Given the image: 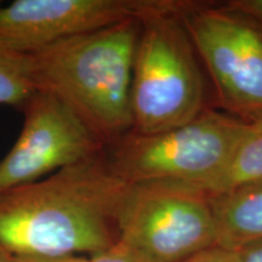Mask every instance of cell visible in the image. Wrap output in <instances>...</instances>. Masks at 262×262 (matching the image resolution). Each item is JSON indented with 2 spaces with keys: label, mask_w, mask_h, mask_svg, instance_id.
<instances>
[{
  "label": "cell",
  "mask_w": 262,
  "mask_h": 262,
  "mask_svg": "<svg viewBox=\"0 0 262 262\" xmlns=\"http://www.w3.org/2000/svg\"><path fill=\"white\" fill-rule=\"evenodd\" d=\"M127 188L100 156L0 192V245L21 257L98 253L118 239Z\"/></svg>",
  "instance_id": "1"
},
{
  "label": "cell",
  "mask_w": 262,
  "mask_h": 262,
  "mask_svg": "<svg viewBox=\"0 0 262 262\" xmlns=\"http://www.w3.org/2000/svg\"><path fill=\"white\" fill-rule=\"evenodd\" d=\"M141 22L129 19L27 52L35 91L58 98L104 146L133 130L131 83Z\"/></svg>",
  "instance_id": "2"
},
{
  "label": "cell",
  "mask_w": 262,
  "mask_h": 262,
  "mask_svg": "<svg viewBox=\"0 0 262 262\" xmlns=\"http://www.w3.org/2000/svg\"><path fill=\"white\" fill-rule=\"evenodd\" d=\"M247 122L203 111L185 125L155 135L129 133L113 145L108 168L127 185L166 182L210 195L228 168Z\"/></svg>",
  "instance_id": "3"
},
{
  "label": "cell",
  "mask_w": 262,
  "mask_h": 262,
  "mask_svg": "<svg viewBox=\"0 0 262 262\" xmlns=\"http://www.w3.org/2000/svg\"><path fill=\"white\" fill-rule=\"evenodd\" d=\"M181 14L141 22L131 83V133L137 135L176 129L204 111L202 72Z\"/></svg>",
  "instance_id": "4"
},
{
  "label": "cell",
  "mask_w": 262,
  "mask_h": 262,
  "mask_svg": "<svg viewBox=\"0 0 262 262\" xmlns=\"http://www.w3.org/2000/svg\"><path fill=\"white\" fill-rule=\"evenodd\" d=\"M117 231L155 262H182L217 241L211 196L166 182L129 185Z\"/></svg>",
  "instance_id": "5"
},
{
  "label": "cell",
  "mask_w": 262,
  "mask_h": 262,
  "mask_svg": "<svg viewBox=\"0 0 262 262\" xmlns=\"http://www.w3.org/2000/svg\"><path fill=\"white\" fill-rule=\"evenodd\" d=\"M181 19L222 107L243 122L262 119V28L226 8L193 3Z\"/></svg>",
  "instance_id": "6"
},
{
  "label": "cell",
  "mask_w": 262,
  "mask_h": 262,
  "mask_svg": "<svg viewBox=\"0 0 262 262\" xmlns=\"http://www.w3.org/2000/svg\"><path fill=\"white\" fill-rule=\"evenodd\" d=\"M178 0H16L0 2V41L31 52L64 39L150 16L181 12Z\"/></svg>",
  "instance_id": "7"
},
{
  "label": "cell",
  "mask_w": 262,
  "mask_h": 262,
  "mask_svg": "<svg viewBox=\"0 0 262 262\" xmlns=\"http://www.w3.org/2000/svg\"><path fill=\"white\" fill-rule=\"evenodd\" d=\"M24 107L21 134L0 160V192L103 156L106 146L54 95L35 91Z\"/></svg>",
  "instance_id": "8"
},
{
  "label": "cell",
  "mask_w": 262,
  "mask_h": 262,
  "mask_svg": "<svg viewBox=\"0 0 262 262\" xmlns=\"http://www.w3.org/2000/svg\"><path fill=\"white\" fill-rule=\"evenodd\" d=\"M216 245L239 250L262 241V181L211 196Z\"/></svg>",
  "instance_id": "9"
},
{
  "label": "cell",
  "mask_w": 262,
  "mask_h": 262,
  "mask_svg": "<svg viewBox=\"0 0 262 262\" xmlns=\"http://www.w3.org/2000/svg\"><path fill=\"white\" fill-rule=\"evenodd\" d=\"M262 181V119L245 124L228 168L211 196Z\"/></svg>",
  "instance_id": "10"
},
{
  "label": "cell",
  "mask_w": 262,
  "mask_h": 262,
  "mask_svg": "<svg viewBox=\"0 0 262 262\" xmlns=\"http://www.w3.org/2000/svg\"><path fill=\"white\" fill-rule=\"evenodd\" d=\"M34 93L27 52L0 41V104L24 106Z\"/></svg>",
  "instance_id": "11"
},
{
  "label": "cell",
  "mask_w": 262,
  "mask_h": 262,
  "mask_svg": "<svg viewBox=\"0 0 262 262\" xmlns=\"http://www.w3.org/2000/svg\"><path fill=\"white\" fill-rule=\"evenodd\" d=\"M90 262H155L137 249L117 239L103 250L89 255Z\"/></svg>",
  "instance_id": "12"
},
{
  "label": "cell",
  "mask_w": 262,
  "mask_h": 262,
  "mask_svg": "<svg viewBox=\"0 0 262 262\" xmlns=\"http://www.w3.org/2000/svg\"><path fill=\"white\" fill-rule=\"evenodd\" d=\"M182 262H241V260H239L237 250L215 245L186 258Z\"/></svg>",
  "instance_id": "13"
},
{
  "label": "cell",
  "mask_w": 262,
  "mask_h": 262,
  "mask_svg": "<svg viewBox=\"0 0 262 262\" xmlns=\"http://www.w3.org/2000/svg\"><path fill=\"white\" fill-rule=\"evenodd\" d=\"M225 8L262 24V0H233L228 2Z\"/></svg>",
  "instance_id": "14"
},
{
  "label": "cell",
  "mask_w": 262,
  "mask_h": 262,
  "mask_svg": "<svg viewBox=\"0 0 262 262\" xmlns=\"http://www.w3.org/2000/svg\"><path fill=\"white\" fill-rule=\"evenodd\" d=\"M241 262H262V241L237 250Z\"/></svg>",
  "instance_id": "15"
},
{
  "label": "cell",
  "mask_w": 262,
  "mask_h": 262,
  "mask_svg": "<svg viewBox=\"0 0 262 262\" xmlns=\"http://www.w3.org/2000/svg\"><path fill=\"white\" fill-rule=\"evenodd\" d=\"M16 262H90L84 255H67V256L52 257H21L16 256Z\"/></svg>",
  "instance_id": "16"
},
{
  "label": "cell",
  "mask_w": 262,
  "mask_h": 262,
  "mask_svg": "<svg viewBox=\"0 0 262 262\" xmlns=\"http://www.w3.org/2000/svg\"><path fill=\"white\" fill-rule=\"evenodd\" d=\"M0 262H16V256L0 245Z\"/></svg>",
  "instance_id": "17"
}]
</instances>
